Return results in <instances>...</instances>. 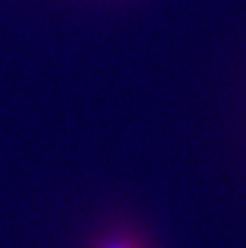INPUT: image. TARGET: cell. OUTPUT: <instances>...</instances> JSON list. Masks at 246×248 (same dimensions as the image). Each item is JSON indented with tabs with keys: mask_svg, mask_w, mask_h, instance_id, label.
I'll list each match as a JSON object with an SVG mask.
<instances>
[{
	"mask_svg": "<svg viewBox=\"0 0 246 248\" xmlns=\"http://www.w3.org/2000/svg\"><path fill=\"white\" fill-rule=\"evenodd\" d=\"M98 248H142L135 242H129V240H113V242H107V244L98 246Z\"/></svg>",
	"mask_w": 246,
	"mask_h": 248,
	"instance_id": "obj_1",
	"label": "cell"
}]
</instances>
